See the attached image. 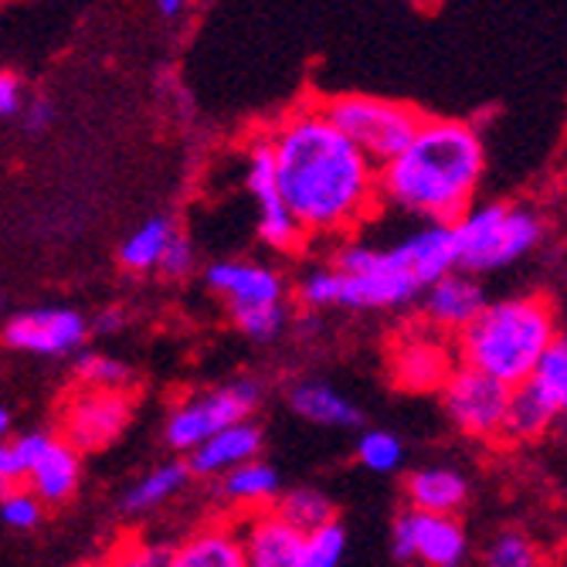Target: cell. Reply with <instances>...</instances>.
<instances>
[{
	"label": "cell",
	"mask_w": 567,
	"mask_h": 567,
	"mask_svg": "<svg viewBox=\"0 0 567 567\" xmlns=\"http://www.w3.org/2000/svg\"><path fill=\"white\" fill-rule=\"evenodd\" d=\"M391 554L398 564L462 567L470 554V537L455 517L404 509L391 527Z\"/></svg>",
	"instance_id": "obj_12"
},
{
	"label": "cell",
	"mask_w": 567,
	"mask_h": 567,
	"mask_svg": "<svg viewBox=\"0 0 567 567\" xmlns=\"http://www.w3.org/2000/svg\"><path fill=\"white\" fill-rule=\"evenodd\" d=\"M259 404H262V384L255 378H238L225 388L187 394L171 408V415L164 422V439L174 452L187 455L208 435L251 419V411Z\"/></svg>",
	"instance_id": "obj_7"
},
{
	"label": "cell",
	"mask_w": 567,
	"mask_h": 567,
	"mask_svg": "<svg viewBox=\"0 0 567 567\" xmlns=\"http://www.w3.org/2000/svg\"><path fill=\"white\" fill-rule=\"evenodd\" d=\"M18 466H21V483L44 503V506H59L75 496L82 483V452L72 449L62 435L55 432H24L18 439H8Z\"/></svg>",
	"instance_id": "obj_8"
},
{
	"label": "cell",
	"mask_w": 567,
	"mask_h": 567,
	"mask_svg": "<svg viewBox=\"0 0 567 567\" xmlns=\"http://www.w3.org/2000/svg\"><path fill=\"white\" fill-rule=\"evenodd\" d=\"M289 408L299 419L320 429H357L360 408L327 381H296L289 388Z\"/></svg>",
	"instance_id": "obj_21"
},
{
	"label": "cell",
	"mask_w": 567,
	"mask_h": 567,
	"mask_svg": "<svg viewBox=\"0 0 567 567\" xmlns=\"http://www.w3.org/2000/svg\"><path fill=\"white\" fill-rule=\"evenodd\" d=\"M133 422V394L110 391V388H75L62 404V425L59 435L85 452L110 449Z\"/></svg>",
	"instance_id": "obj_9"
},
{
	"label": "cell",
	"mask_w": 567,
	"mask_h": 567,
	"mask_svg": "<svg viewBox=\"0 0 567 567\" xmlns=\"http://www.w3.org/2000/svg\"><path fill=\"white\" fill-rule=\"evenodd\" d=\"M357 462L364 470L378 473V476H388V473H398L401 462H404V445L394 432H384V429H368L364 435L357 439V449H353Z\"/></svg>",
	"instance_id": "obj_30"
},
{
	"label": "cell",
	"mask_w": 567,
	"mask_h": 567,
	"mask_svg": "<svg viewBox=\"0 0 567 567\" xmlns=\"http://www.w3.org/2000/svg\"><path fill=\"white\" fill-rule=\"evenodd\" d=\"M276 513L299 527L302 534H313L327 524L337 520V509H333V499L313 486H299V489H289V493H279L276 499Z\"/></svg>",
	"instance_id": "obj_26"
},
{
	"label": "cell",
	"mask_w": 567,
	"mask_h": 567,
	"mask_svg": "<svg viewBox=\"0 0 567 567\" xmlns=\"http://www.w3.org/2000/svg\"><path fill=\"white\" fill-rule=\"evenodd\" d=\"M425 320L432 323V330L439 333H462L480 313L483 306L489 302L480 279L470 276V272H449L442 276L439 282H432L425 289Z\"/></svg>",
	"instance_id": "obj_17"
},
{
	"label": "cell",
	"mask_w": 567,
	"mask_h": 567,
	"mask_svg": "<svg viewBox=\"0 0 567 567\" xmlns=\"http://www.w3.org/2000/svg\"><path fill=\"white\" fill-rule=\"evenodd\" d=\"M483 564L486 567H544V554L527 534L503 530L489 540Z\"/></svg>",
	"instance_id": "obj_31"
},
{
	"label": "cell",
	"mask_w": 567,
	"mask_h": 567,
	"mask_svg": "<svg viewBox=\"0 0 567 567\" xmlns=\"http://www.w3.org/2000/svg\"><path fill=\"white\" fill-rule=\"evenodd\" d=\"M411 4H432V0H411Z\"/></svg>",
	"instance_id": "obj_43"
},
{
	"label": "cell",
	"mask_w": 567,
	"mask_h": 567,
	"mask_svg": "<svg viewBox=\"0 0 567 567\" xmlns=\"http://www.w3.org/2000/svg\"><path fill=\"white\" fill-rule=\"evenodd\" d=\"M75 381L82 388H110V391H130L133 388V368L123 364L113 353L85 350L75 357Z\"/></svg>",
	"instance_id": "obj_27"
},
{
	"label": "cell",
	"mask_w": 567,
	"mask_h": 567,
	"mask_svg": "<svg viewBox=\"0 0 567 567\" xmlns=\"http://www.w3.org/2000/svg\"><path fill=\"white\" fill-rule=\"evenodd\" d=\"M388 368L394 384L404 391H439L445 378L455 371V360L442 340L429 333H408L394 343Z\"/></svg>",
	"instance_id": "obj_16"
},
{
	"label": "cell",
	"mask_w": 567,
	"mask_h": 567,
	"mask_svg": "<svg viewBox=\"0 0 567 567\" xmlns=\"http://www.w3.org/2000/svg\"><path fill=\"white\" fill-rule=\"evenodd\" d=\"M259 455H262V429L251 419H245V422H235V425L208 435L200 445H194L184 462H187L190 476L218 480L228 470L241 466L248 458H259Z\"/></svg>",
	"instance_id": "obj_18"
},
{
	"label": "cell",
	"mask_w": 567,
	"mask_h": 567,
	"mask_svg": "<svg viewBox=\"0 0 567 567\" xmlns=\"http://www.w3.org/2000/svg\"><path fill=\"white\" fill-rule=\"evenodd\" d=\"M187 4H190V0H157V11H161L164 18H177V14L187 11Z\"/></svg>",
	"instance_id": "obj_41"
},
{
	"label": "cell",
	"mask_w": 567,
	"mask_h": 567,
	"mask_svg": "<svg viewBox=\"0 0 567 567\" xmlns=\"http://www.w3.org/2000/svg\"><path fill=\"white\" fill-rule=\"evenodd\" d=\"M245 190L251 194L255 200V231H259L262 245L279 251V255H289L296 251L306 235L302 228L296 225L292 212L286 208V200L279 194V184H276V164H272V150H269V140L266 133L255 136L245 150Z\"/></svg>",
	"instance_id": "obj_11"
},
{
	"label": "cell",
	"mask_w": 567,
	"mask_h": 567,
	"mask_svg": "<svg viewBox=\"0 0 567 567\" xmlns=\"http://www.w3.org/2000/svg\"><path fill=\"white\" fill-rule=\"evenodd\" d=\"M235 330L255 343H269L286 333L289 327V306L272 302V306H245V309H228Z\"/></svg>",
	"instance_id": "obj_29"
},
{
	"label": "cell",
	"mask_w": 567,
	"mask_h": 567,
	"mask_svg": "<svg viewBox=\"0 0 567 567\" xmlns=\"http://www.w3.org/2000/svg\"><path fill=\"white\" fill-rule=\"evenodd\" d=\"M28 106V85L18 72L0 69V120H14Z\"/></svg>",
	"instance_id": "obj_37"
},
{
	"label": "cell",
	"mask_w": 567,
	"mask_h": 567,
	"mask_svg": "<svg viewBox=\"0 0 567 567\" xmlns=\"http://www.w3.org/2000/svg\"><path fill=\"white\" fill-rule=\"evenodd\" d=\"M164 567H248L238 524L215 520L190 530L184 540L167 547Z\"/></svg>",
	"instance_id": "obj_19"
},
{
	"label": "cell",
	"mask_w": 567,
	"mask_h": 567,
	"mask_svg": "<svg viewBox=\"0 0 567 567\" xmlns=\"http://www.w3.org/2000/svg\"><path fill=\"white\" fill-rule=\"evenodd\" d=\"M452 235H455L458 269L470 276H483V272L506 269L513 262H520L524 255H530L544 238V225L534 212L517 208V204L473 200L452 221Z\"/></svg>",
	"instance_id": "obj_5"
},
{
	"label": "cell",
	"mask_w": 567,
	"mask_h": 567,
	"mask_svg": "<svg viewBox=\"0 0 567 567\" xmlns=\"http://www.w3.org/2000/svg\"><path fill=\"white\" fill-rule=\"evenodd\" d=\"M174 235H177V225H174L171 215H153V218H146L143 225H136L123 238L116 259H120V266L126 272H136V276L153 272V269L161 266V259H164V251H167Z\"/></svg>",
	"instance_id": "obj_25"
},
{
	"label": "cell",
	"mask_w": 567,
	"mask_h": 567,
	"mask_svg": "<svg viewBox=\"0 0 567 567\" xmlns=\"http://www.w3.org/2000/svg\"><path fill=\"white\" fill-rule=\"evenodd\" d=\"M554 337V309L540 296L486 302L483 313L458 333V364L476 368L506 388H517L534 378Z\"/></svg>",
	"instance_id": "obj_3"
},
{
	"label": "cell",
	"mask_w": 567,
	"mask_h": 567,
	"mask_svg": "<svg viewBox=\"0 0 567 567\" xmlns=\"http://www.w3.org/2000/svg\"><path fill=\"white\" fill-rule=\"evenodd\" d=\"M194 266H197V248H194V241L187 238V235H174L171 238V245H167V251H164V259H161V272L167 276V279H184V276H190L194 272Z\"/></svg>",
	"instance_id": "obj_36"
},
{
	"label": "cell",
	"mask_w": 567,
	"mask_h": 567,
	"mask_svg": "<svg viewBox=\"0 0 567 567\" xmlns=\"http://www.w3.org/2000/svg\"><path fill=\"white\" fill-rule=\"evenodd\" d=\"M126 327V309L123 306H102L99 313L89 320V333H99V337H113Z\"/></svg>",
	"instance_id": "obj_38"
},
{
	"label": "cell",
	"mask_w": 567,
	"mask_h": 567,
	"mask_svg": "<svg viewBox=\"0 0 567 567\" xmlns=\"http://www.w3.org/2000/svg\"><path fill=\"white\" fill-rule=\"evenodd\" d=\"M276 184L309 238L353 235L378 208V164L320 106H299L269 133Z\"/></svg>",
	"instance_id": "obj_1"
},
{
	"label": "cell",
	"mask_w": 567,
	"mask_h": 567,
	"mask_svg": "<svg viewBox=\"0 0 567 567\" xmlns=\"http://www.w3.org/2000/svg\"><path fill=\"white\" fill-rule=\"evenodd\" d=\"M21 483V466H18V455L11 449V442H0V496H4L11 486Z\"/></svg>",
	"instance_id": "obj_40"
},
{
	"label": "cell",
	"mask_w": 567,
	"mask_h": 567,
	"mask_svg": "<svg viewBox=\"0 0 567 567\" xmlns=\"http://www.w3.org/2000/svg\"><path fill=\"white\" fill-rule=\"evenodd\" d=\"M21 120H24L28 133H48L51 123H55V110H51L48 99H31L24 106V113H21Z\"/></svg>",
	"instance_id": "obj_39"
},
{
	"label": "cell",
	"mask_w": 567,
	"mask_h": 567,
	"mask_svg": "<svg viewBox=\"0 0 567 567\" xmlns=\"http://www.w3.org/2000/svg\"><path fill=\"white\" fill-rule=\"evenodd\" d=\"M530 381L547 394V401L557 411V419L567 422V337H554V343L544 350Z\"/></svg>",
	"instance_id": "obj_28"
},
{
	"label": "cell",
	"mask_w": 567,
	"mask_h": 567,
	"mask_svg": "<svg viewBox=\"0 0 567 567\" xmlns=\"http://www.w3.org/2000/svg\"><path fill=\"white\" fill-rule=\"evenodd\" d=\"M164 564H167V547L150 540H123L106 560V567H164Z\"/></svg>",
	"instance_id": "obj_35"
},
{
	"label": "cell",
	"mask_w": 567,
	"mask_h": 567,
	"mask_svg": "<svg viewBox=\"0 0 567 567\" xmlns=\"http://www.w3.org/2000/svg\"><path fill=\"white\" fill-rule=\"evenodd\" d=\"M208 289L225 299L228 309L245 306H272L286 302V279L276 266L255 262V259H221L204 269Z\"/></svg>",
	"instance_id": "obj_14"
},
{
	"label": "cell",
	"mask_w": 567,
	"mask_h": 567,
	"mask_svg": "<svg viewBox=\"0 0 567 567\" xmlns=\"http://www.w3.org/2000/svg\"><path fill=\"white\" fill-rule=\"evenodd\" d=\"M8 435H11V411L0 404V442H8Z\"/></svg>",
	"instance_id": "obj_42"
},
{
	"label": "cell",
	"mask_w": 567,
	"mask_h": 567,
	"mask_svg": "<svg viewBox=\"0 0 567 567\" xmlns=\"http://www.w3.org/2000/svg\"><path fill=\"white\" fill-rule=\"evenodd\" d=\"M442 404L449 422L473 439H503V419H506V401L509 388L476 368L455 364V371L445 378Z\"/></svg>",
	"instance_id": "obj_10"
},
{
	"label": "cell",
	"mask_w": 567,
	"mask_h": 567,
	"mask_svg": "<svg viewBox=\"0 0 567 567\" xmlns=\"http://www.w3.org/2000/svg\"><path fill=\"white\" fill-rule=\"evenodd\" d=\"M296 299L302 302V309H309V313L340 306V272L330 262L306 269L296 282Z\"/></svg>",
	"instance_id": "obj_32"
},
{
	"label": "cell",
	"mask_w": 567,
	"mask_h": 567,
	"mask_svg": "<svg viewBox=\"0 0 567 567\" xmlns=\"http://www.w3.org/2000/svg\"><path fill=\"white\" fill-rule=\"evenodd\" d=\"M215 493L221 503L241 509L245 517L259 509H272L279 493H282V476L262 458H248L241 466L228 470L225 476L215 480Z\"/></svg>",
	"instance_id": "obj_20"
},
{
	"label": "cell",
	"mask_w": 567,
	"mask_h": 567,
	"mask_svg": "<svg viewBox=\"0 0 567 567\" xmlns=\"http://www.w3.org/2000/svg\"><path fill=\"white\" fill-rule=\"evenodd\" d=\"M330 266L340 272L343 309H398L425 292L404 235L388 245L347 238Z\"/></svg>",
	"instance_id": "obj_4"
},
{
	"label": "cell",
	"mask_w": 567,
	"mask_h": 567,
	"mask_svg": "<svg viewBox=\"0 0 567 567\" xmlns=\"http://www.w3.org/2000/svg\"><path fill=\"white\" fill-rule=\"evenodd\" d=\"M41 517H44V503L24 483L11 486L4 496H0V520H4L11 530H31L41 524Z\"/></svg>",
	"instance_id": "obj_34"
},
{
	"label": "cell",
	"mask_w": 567,
	"mask_h": 567,
	"mask_svg": "<svg viewBox=\"0 0 567 567\" xmlns=\"http://www.w3.org/2000/svg\"><path fill=\"white\" fill-rule=\"evenodd\" d=\"M347 554V530L333 520L313 534H306V547L296 567H340Z\"/></svg>",
	"instance_id": "obj_33"
},
{
	"label": "cell",
	"mask_w": 567,
	"mask_h": 567,
	"mask_svg": "<svg viewBox=\"0 0 567 567\" xmlns=\"http://www.w3.org/2000/svg\"><path fill=\"white\" fill-rule=\"evenodd\" d=\"M8 350L31 357H69L89 340V320L72 306H38L14 313L0 330Z\"/></svg>",
	"instance_id": "obj_13"
},
{
	"label": "cell",
	"mask_w": 567,
	"mask_h": 567,
	"mask_svg": "<svg viewBox=\"0 0 567 567\" xmlns=\"http://www.w3.org/2000/svg\"><path fill=\"white\" fill-rule=\"evenodd\" d=\"M486 174V146L462 120H422L394 161L378 167V194L388 208L452 225L476 200Z\"/></svg>",
	"instance_id": "obj_2"
},
{
	"label": "cell",
	"mask_w": 567,
	"mask_h": 567,
	"mask_svg": "<svg viewBox=\"0 0 567 567\" xmlns=\"http://www.w3.org/2000/svg\"><path fill=\"white\" fill-rule=\"evenodd\" d=\"M238 534L248 567H296L306 547V534L276 513V506L248 513V520L238 524Z\"/></svg>",
	"instance_id": "obj_15"
},
{
	"label": "cell",
	"mask_w": 567,
	"mask_h": 567,
	"mask_svg": "<svg viewBox=\"0 0 567 567\" xmlns=\"http://www.w3.org/2000/svg\"><path fill=\"white\" fill-rule=\"evenodd\" d=\"M187 483H190V470H187L184 458L161 462V466H153L150 473H143L136 483H130V489L120 499V509L126 513V517H143V513L174 499Z\"/></svg>",
	"instance_id": "obj_24"
},
{
	"label": "cell",
	"mask_w": 567,
	"mask_h": 567,
	"mask_svg": "<svg viewBox=\"0 0 567 567\" xmlns=\"http://www.w3.org/2000/svg\"><path fill=\"white\" fill-rule=\"evenodd\" d=\"M320 110L347 140H353L364 150L378 167L394 161L398 153L415 140L425 120L419 116V110L404 106V102H391L381 95H357V92L323 99Z\"/></svg>",
	"instance_id": "obj_6"
},
{
	"label": "cell",
	"mask_w": 567,
	"mask_h": 567,
	"mask_svg": "<svg viewBox=\"0 0 567 567\" xmlns=\"http://www.w3.org/2000/svg\"><path fill=\"white\" fill-rule=\"evenodd\" d=\"M557 422V411L547 401V394L534 384L524 381L517 388H509V401H506V419H503V435L513 442H534L540 435L550 432V425Z\"/></svg>",
	"instance_id": "obj_23"
},
{
	"label": "cell",
	"mask_w": 567,
	"mask_h": 567,
	"mask_svg": "<svg viewBox=\"0 0 567 567\" xmlns=\"http://www.w3.org/2000/svg\"><path fill=\"white\" fill-rule=\"evenodd\" d=\"M404 493H408L411 509L455 517L470 499V483H466V476L449 466H429V470H415L408 476Z\"/></svg>",
	"instance_id": "obj_22"
}]
</instances>
